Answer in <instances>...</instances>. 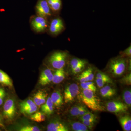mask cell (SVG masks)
Segmentation results:
<instances>
[{"mask_svg":"<svg viewBox=\"0 0 131 131\" xmlns=\"http://www.w3.org/2000/svg\"><path fill=\"white\" fill-rule=\"evenodd\" d=\"M87 64V62L86 60L74 58L71 60L70 62V66L71 70H72L79 66L83 64Z\"/></svg>","mask_w":131,"mask_h":131,"instance_id":"24","label":"cell"},{"mask_svg":"<svg viewBox=\"0 0 131 131\" xmlns=\"http://www.w3.org/2000/svg\"><path fill=\"white\" fill-rule=\"evenodd\" d=\"M69 57L66 51H57L53 52L49 57L48 62L51 66L56 69H63Z\"/></svg>","mask_w":131,"mask_h":131,"instance_id":"3","label":"cell"},{"mask_svg":"<svg viewBox=\"0 0 131 131\" xmlns=\"http://www.w3.org/2000/svg\"><path fill=\"white\" fill-rule=\"evenodd\" d=\"M121 56L126 58V57H130L131 56V46L130 45L129 47L126 48L120 53Z\"/></svg>","mask_w":131,"mask_h":131,"instance_id":"32","label":"cell"},{"mask_svg":"<svg viewBox=\"0 0 131 131\" xmlns=\"http://www.w3.org/2000/svg\"><path fill=\"white\" fill-rule=\"evenodd\" d=\"M51 10L54 12L60 11L62 7L61 0H46Z\"/></svg>","mask_w":131,"mask_h":131,"instance_id":"20","label":"cell"},{"mask_svg":"<svg viewBox=\"0 0 131 131\" xmlns=\"http://www.w3.org/2000/svg\"><path fill=\"white\" fill-rule=\"evenodd\" d=\"M30 118L32 120L35 122H43L46 119L45 114L42 112H37L31 115Z\"/></svg>","mask_w":131,"mask_h":131,"instance_id":"23","label":"cell"},{"mask_svg":"<svg viewBox=\"0 0 131 131\" xmlns=\"http://www.w3.org/2000/svg\"><path fill=\"white\" fill-rule=\"evenodd\" d=\"M86 65V64H83L75 68V69L71 70V71H72V73L74 74H77L80 73L85 68Z\"/></svg>","mask_w":131,"mask_h":131,"instance_id":"33","label":"cell"},{"mask_svg":"<svg viewBox=\"0 0 131 131\" xmlns=\"http://www.w3.org/2000/svg\"><path fill=\"white\" fill-rule=\"evenodd\" d=\"M40 129L35 126L27 125L23 126L19 130L20 131H40Z\"/></svg>","mask_w":131,"mask_h":131,"instance_id":"31","label":"cell"},{"mask_svg":"<svg viewBox=\"0 0 131 131\" xmlns=\"http://www.w3.org/2000/svg\"><path fill=\"white\" fill-rule=\"evenodd\" d=\"M96 78L106 81L108 83H113L112 80L110 77L102 72H98L96 74Z\"/></svg>","mask_w":131,"mask_h":131,"instance_id":"29","label":"cell"},{"mask_svg":"<svg viewBox=\"0 0 131 131\" xmlns=\"http://www.w3.org/2000/svg\"><path fill=\"white\" fill-rule=\"evenodd\" d=\"M78 80L80 81L81 83H83L85 82H87V80H86V78L84 76V74L83 73H82L80 75H79L78 78Z\"/></svg>","mask_w":131,"mask_h":131,"instance_id":"37","label":"cell"},{"mask_svg":"<svg viewBox=\"0 0 131 131\" xmlns=\"http://www.w3.org/2000/svg\"><path fill=\"white\" fill-rule=\"evenodd\" d=\"M106 107L108 112L115 114L126 112L129 107L124 102L119 101H113L106 103Z\"/></svg>","mask_w":131,"mask_h":131,"instance_id":"5","label":"cell"},{"mask_svg":"<svg viewBox=\"0 0 131 131\" xmlns=\"http://www.w3.org/2000/svg\"><path fill=\"white\" fill-rule=\"evenodd\" d=\"M33 29L37 32L44 31L48 26L46 18L37 16L34 18L31 22Z\"/></svg>","mask_w":131,"mask_h":131,"instance_id":"8","label":"cell"},{"mask_svg":"<svg viewBox=\"0 0 131 131\" xmlns=\"http://www.w3.org/2000/svg\"><path fill=\"white\" fill-rule=\"evenodd\" d=\"M96 82L98 88H100L104 86L107 83H108L106 81L97 78H96Z\"/></svg>","mask_w":131,"mask_h":131,"instance_id":"35","label":"cell"},{"mask_svg":"<svg viewBox=\"0 0 131 131\" xmlns=\"http://www.w3.org/2000/svg\"><path fill=\"white\" fill-rule=\"evenodd\" d=\"M3 113L4 116L7 119L11 120L14 118L16 113L14 100L8 98L6 101L3 106Z\"/></svg>","mask_w":131,"mask_h":131,"instance_id":"6","label":"cell"},{"mask_svg":"<svg viewBox=\"0 0 131 131\" xmlns=\"http://www.w3.org/2000/svg\"><path fill=\"white\" fill-rule=\"evenodd\" d=\"M70 126L73 130L74 131H88L89 129L81 122H70Z\"/></svg>","mask_w":131,"mask_h":131,"instance_id":"21","label":"cell"},{"mask_svg":"<svg viewBox=\"0 0 131 131\" xmlns=\"http://www.w3.org/2000/svg\"><path fill=\"white\" fill-rule=\"evenodd\" d=\"M65 78V73L63 69H57L53 74L52 82L54 84H59L63 81Z\"/></svg>","mask_w":131,"mask_h":131,"instance_id":"18","label":"cell"},{"mask_svg":"<svg viewBox=\"0 0 131 131\" xmlns=\"http://www.w3.org/2000/svg\"><path fill=\"white\" fill-rule=\"evenodd\" d=\"M0 83L7 86H13L12 79L6 73L1 70H0Z\"/></svg>","mask_w":131,"mask_h":131,"instance_id":"19","label":"cell"},{"mask_svg":"<svg viewBox=\"0 0 131 131\" xmlns=\"http://www.w3.org/2000/svg\"><path fill=\"white\" fill-rule=\"evenodd\" d=\"M48 94L42 90H38L34 94L33 101L38 106H40L44 104L47 100Z\"/></svg>","mask_w":131,"mask_h":131,"instance_id":"14","label":"cell"},{"mask_svg":"<svg viewBox=\"0 0 131 131\" xmlns=\"http://www.w3.org/2000/svg\"><path fill=\"white\" fill-rule=\"evenodd\" d=\"M81 122H82L83 124H84L89 129L92 130L93 128L95 122L86 120H81Z\"/></svg>","mask_w":131,"mask_h":131,"instance_id":"34","label":"cell"},{"mask_svg":"<svg viewBox=\"0 0 131 131\" xmlns=\"http://www.w3.org/2000/svg\"><path fill=\"white\" fill-rule=\"evenodd\" d=\"M6 96V92L5 89L2 88H0V106L3 103V100Z\"/></svg>","mask_w":131,"mask_h":131,"instance_id":"36","label":"cell"},{"mask_svg":"<svg viewBox=\"0 0 131 131\" xmlns=\"http://www.w3.org/2000/svg\"><path fill=\"white\" fill-rule=\"evenodd\" d=\"M83 107V106L79 105L72 107L70 110L69 113L70 115L72 117H78V114Z\"/></svg>","mask_w":131,"mask_h":131,"instance_id":"28","label":"cell"},{"mask_svg":"<svg viewBox=\"0 0 131 131\" xmlns=\"http://www.w3.org/2000/svg\"><path fill=\"white\" fill-rule=\"evenodd\" d=\"M100 93L102 98L106 99H110L116 95L117 90L114 88L108 85H106L101 88Z\"/></svg>","mask_w":131,"mask_h":131,"instance_id":"12","label":"cell"},{"mask_svg":"<svg viewBox=\"0 0 131 131\" xmlns=\"http://www.w3.org/2000/svg\"><path fill=\"white\" fill-rule=\"evenodd\" d=\"M35 9L38 16L46 18L51 16V10L46 0H38Z\"/></svg>","mask_w":131,"mask_h":131,"instance_id":"7","label":"cell"},{"mask_svg":"<svg viewBox=\"0 0 131 131\" xmlns=\"http://www.w3.org/2000/svg\"><path fill=\"white\" fill-rule=\"evenodd\" d=\"M83 73L86 78L87 81H91L94 80V75L93 73V70L91 67H89Z\"/></svg>","mask_w":131,"mask_h":131,"instance_id":"27","label":"cell"},{"mask_svg":"<svg viewBox=\"0 0 131 131\" xmlns=\"http://www.w3.org/2000/svg\"><path fill=\"white\" fill-rule=\"evenodd\" d=\"M0 126H3L2 122V119L1 118V115H0Z\"/></svg>","mask_w":131,"mask_h":131,"instance_id":"39","label":"cell"},{"mask_svg":"<svg viewBox=\"0 0 131 131\" xmlns=\"http://www.w3.org/2000/svg\"><path fill=\"white\" fill-rule=\"evenodd\" d=\"M41 110L42 112L48 116L51 115L54 112V105L50 97L47 98L45 103L43 104L41 107Z\"/></svg>","mask_w":131,"mask_h":131,"instance_id":"17","label":"cell"},{"mask_svg":"<svg viewBox=\"0 0 131 131\" xmlns=\"http://www.w3.org/2000/svg\"><path fill=\"white\" fill-rule=\"evenodd\" d=\"M122 98L124 103L129 107L131 106V91L130 89H125L122 92Z\"/></svg>","mask_w":131,"mask_h":131,"instance_id":"22","label":"cell"},{"mask_svg":"<svg viewBox=\"0 0 131 131\" xmlns=\"http://www.w3.org/2000/svg\"><path fill=\"white\" fill-rule=\"evenodd\" d=\"M126 58L120 56L110 59L107 65V71L114 77L122 76L127 67Z\"/></svg>","mask_w":131,"mask_h":131,"instance_id":"1","label":"cell"},{"mask_svg":"<svg viewBox=\"0 0 131 131\" xmlns=\"http://www.w3.org/2000/svg\"><path fill=\"white\" fill-rule=\"evenodd\" d=\"M88 110H87V108L85 106H83L82 108L81 109V110L80 111V113H79V114H78V117H80L84 115V114L86 113L87 112H88Z\"/></svg>","mask_w":131,"mask_h":131,"instance_id":"38","label":"cell"},{"mask_svg":"<svg viewBox=\"0 0 131 131\" xmlns=\"http://www.w3.org/2000/svg\"><path fill=\"white\" fill-rule=\"evenodd\" d=\"M121 125L124 131H131V118L129 115H121L119 118Z\"/></svg>","mask_w":131,"mask_h":131,"instance_id":"15","label":"cell"},{"mask_svg":"<svg viewBox=\"0 0 131 131\" xmlns=\"http://www.w3.org/2000/svg\"><path fill=\"white\" fill-rule=\"evenodd\" d=\"M65 27L62 19L57 18L51 20L49 27L50 32L52 35H57L64 30Z\"/></svg>","mask_w":131,"mask_h":131,"instance_id":"10","label":"cell"},{"mask_svg":"<svg viewBox=\"0 0 131 131\" xmlns=\"http://www.w3.org/2000/svg\"><path fill=\"white\" fill-rule=\"evenodd\" d=\"M48 131H68L69 129L63 123L54 121L49 123L47 127Z\"/></svg>","mask_w":131,"mask_h":131,"instance_id":"13","label":"cell"},{"mask_svg":"<svg viewBox=\"0 0 131 131\" xmlns=\"http://www.w3.org/2000/svg\"><path fill=\"white\" fill-rule=\"evenodd\" d=\"M53 74L50 69H46L42 71L39 77V84L42 86H46L53 80Z\"/></svg>","mask_w":131,"mask_h":131,"instance_id":"11","label":"cell"},{"mask_svg":"<svg viewBox=\"0 0 131 131\" xmlns=\"http://www.w3.org/2000/svg\"><path fill=\"white\" fill-rule=\"evenodd\" d=\"M80 99L87 107L94 111H103L104 108L95 93L88 90L83 89L80 95Z\"/></svg>","mask_w":131,"mask_h":131,"instance_id":"2","label":"cell"},{"mask_svg":"<svg viewBox=\"0 0 131 131\" xmlns=\"http://www.w3.org/2000/svg\"><path fill=\"white\" fill-rule=\"evenodd\" d=\"M79 118H80V121H88L94 122H95L97 119V117L95 116V115L90 112L89 111L86 113L84 115Z\"/></svg>","mask_w":131,"mask_h":131,"instance_id":"26","label":"cell"},{"mask_svg":"<svg viewBox=\"0 0 131 131\" xmlns=\"http://www.w3.org/2000/svg\"><path fill=\"white\" fill-rule=\"evenodd\" d=\"M81 87L83 89L88 90L95 93L96 91V87L93 82L87 81L83 83H81Z\"/></svg>","mask_w":131,"mask_h":131,"instance_id":"25","label":"cell"},{"mask_svg":"<svg viewBox=\"0 0 131 131\" xmlns=\"http://www.w3.org/2000/svg\"><path fill=\"white\" fill-rule=\"evenodd\" d=\"M120 82L121 84L130 86L131 84V73L124 75L120 80Z\"/></svg>","mask_w":131,"mask_h":131,"instance_id":"30","label":"cell"},{"mask_svg":"<svg viewBox=\"0 0 131 131\" xmlns=\"http://www.w3.org/2000/svg\"><path fill=\"white\" fill-rule=\"evenodd\" d=\"M50 98L54 106L58 108L61 107L63 105V96L59 91H56L53 92Z\"/></svg>","mask_w":131,"mask_h":131,"instance_id":"16","label":"cell"},{"mask_svg":"<svg viewBox=\"0 0 131 131\" xmlns=\"http://www.w3.org/2000/svg\"><path fill=\"white\" fill-rule=\"evenodd\" d=\"M20 111L24 115H30L37 110V106L31 99H28L21 102L20 104Z\"/></svg>","mask_w":131,"mask_h":131,"instance_id":"9","label":"cell"},{"mask_svg":"<svg viewBox=\"0 0 131 131\" xmlns=\"http://www.w3.org/2000/svg\"><path fill=\"white\" fill-rule=\"evenodd\" d=\"M80 94L79 86L76 83L70 84L66 88L64 93V100L66 103H71L74 101Z\"/></svg>","mask_w":131,"mask_h":131,"instance_id":"4","label":"cell"}]
</instances>
